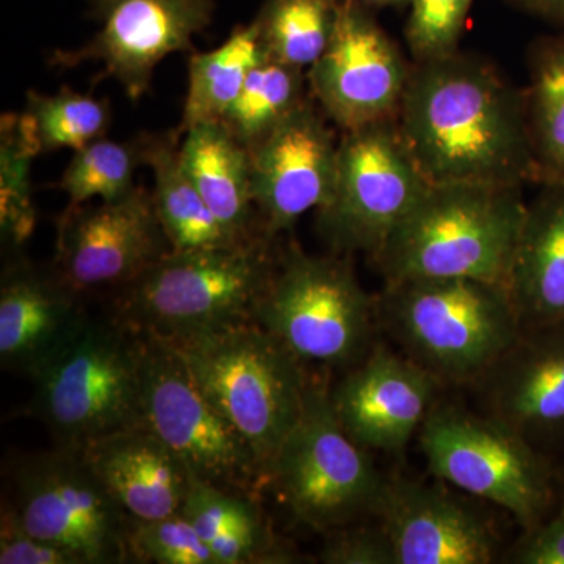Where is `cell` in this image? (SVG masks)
<instances>
[{
	"mask_svg": "<svg viewBox=\"0 0 564 564\" xmlns=\"http://www.w3.org/2000/svg\"><path fill=\"white\" fill-rule=\"evenodd\" d=\"M397 124L432 185L541 182L525 93L481 58L414 62Z\"/></svg>",
	"mask_w": 564,
	"mask_h": 564,
	"instance_id": "obj_1",
	"label": "cell"
},
{
	"mask_svg": "<svg viewBox=\"0 0 564 564\" xmlns=\"http://www.w3.org/2000/svg\"><path fill=\"white\" fill-rule=\"evenodd\" d=\"M527 204L522 185H430L372 262L386 284L473 278L507 285Z\"/></svg>",
	"mask_w": 564,
	"mask_h": 564,
	"instance_id": "obj_2",
	"label": "cell"
},
{
	"mask_svg": "<svg viewBox=\"0 0 564 564\" xmlns=\"http://www.w3.org/2000/svg\"><path fill=\"white\" fill-rule=\"evenodd\" d=\"M273 242L261 234L229 248L169 252L118 291L113 315L166 343L252 322L276 269Z\"/></svg>",
	"mask_w": 564,
	"mask_h": 564,
	"instance_id": "obj_3",
	"label": "cell"
},
{
	"mask_svg": "<svg viewBox=\"0 0 564 564\" xmlns=\"http://www.w3.org/2000/svg\"><path fill=\"white\" fill-rule=\"evenodd\" d=\"M378 325L441 383H475L521 336L507 285L447 278L386 284Z\"/></svg>",
	"mask_w": 564,
	"mask_h": 564,
	"instance_id": "obj_4",
	"label": "cell"
},
{
	"mask_svg": "<svg viewBox=\"0 0 564 564\" xmlns=\"http://www.w3.org/2000/svg\"><path fill=\"white\" fill-rule=\"evenodd\" d=\"M172 344L204 395L270 469L303 413L311 375L256 322Z\"/></svg>",
	"mask_w": 564,
	"mask_h": 564,
	"instance_id": "obj_5",
	"label": "cell"
},
{
	"mask_svg": "<svg viewBox=\"0 0 564 564\" xmlns=\"http://www.w3.org/2000/svg\"><path fill=\"white\" fill-rule=\"evenodd\" d=\"M252 322L304 366L348 370L372 348L377 296L362 288L350 256L310 254L289 242Z\"/></svg>",
	"mask_w": 564,
	"mask_h": 564,
	"instance_id": "obj_6",
	"label": "cell"
},
{
	"mask_svg": "<svg viewBox=\"0 0 564 564\" xmlns=\"http://www.w3.org/2000/svg\"><path fill=\"white\" fill-rule=\"evenodd\" d=\"M32 381V413L55 447L84 451L110 434L143 426L139 334L115 315H88Z\"/></svg>",
	"mask_w": 564,
	"mask_h": 564,
	"instance_id": "obj_7",
	"label": "cell"
},
{
	"mask_svg": "<svg viewBox=\"0 0 564 564\" xmlns=\"http://www.w3.org/2000/svg\"><path fill=\"white\" fill-rule=\"evenodd\" d=\"M328 383L311 375L303 413L270 469L296 521L323 534L377 519L388 478L334 413Z\"/></svg>",
	"mask_w": 564,
	"mask_h": 564,
	"instance_id": "obj_8",
	"label": "cell"
},
{
	"mask_svg": "<svg viewBox=\"0 0 564 564\" xmlns=\"http://www.w3.org/2000/svg\"><path fill=\"white\" fill-rule=\"evenodd\" d=\"M430 474L508 511L524 530L540 524L554 500L552 473L521 434L488 414L434 406L419 430Z\"/></svg>",
	"mask_w": 564,
	"mask_h": 564,
	"instance_id": "obj_9",
	"label": "cell"
},
{
	"mask_svg": "<svg viewBox=\"0 0 564 564\" xmlns=\"http://www.w3.org/2000/svg\"><path fill=\"white\" fill-rule=\"evenodd\" d=\"M139 334L143 425L204 484L258 499L269 484L250 443L204 395L172 344Z\"/></svg>",
	"mask_w": 564,
	"mask_h": 564,
	"instance_id": "obj_10",
	"label": "cell"
},
{
	"mask_svg": "<svg viewBox=\"0 0 564 564\" xmlns=\"http://www.w3.org/2000/svg\"><path fill=\"white\" fill-rule=\"evenodd\" d=\"M397 118L344 132L332 198L317 210L318 232L336 254L372 259L429 191Z\"/></svg>",
	"mask_w": 564,
	"mask_h": 564,
	"instance_id": "obj_11",
	"label": "cell"
},
{
	"mask_svg": "<svg viewBox=\"0 0 564 564\" xmlns=\"http://www.w3.org/2000/svg\"><path fill=\"white\" fill-rule=\"evenodd\" d=\"M7 500L22 525L82 564L131 563L129 516L84 452L55 447L14 464Z\"/></svg>",
	"mask_w": 564,
	"mask_h": 564,
	"instance_id": "obj_12",
	"label": "cell"
},
{
	"mask_svg": "<svg viewBox=\"0 0 564 564\" xmlns=\"http://www.w3.org/2000/svg\"><path fill=\"white\" fill-rule=\"evenodd\" d=\"M411 65L361 3L339 2L336 28L307 85L343 132L397 118Z\"/></svg>",
	"mask_w": 564,
	"mask_h": 564,
	"instance_id": "obj_13",
	"label": "cell"
},
{
	"mask_svg": "<svg viewBox=\"0 0 564 564\" xmlns=\"http://www.w3.org/2000/svg\"><path fill=\"white\" fill-rule=\"evenodd\" d=\"M172 252L152 192L135 188L117 202L84 204L58 218L52 269L80 295L120 291Z\"/></svg>",
	"mask_w": 564,
	"mask_h": 564,
	"instance_id": "obj_14",
	"label": "cell"
},
{
	"mask_svg": "<svg viewBox=\"0 0 564 564\" xmlns=\"http://www.w3.org/2000/svg\"><path fill=\"white\" fill-rule=\"evenodd\" d=\"M98 33L80 50L55 51L51 65L101 63L102 76L131 101L150 90L154 70L174 52L192 51L193 36L210 24L212 0H91Z\"/></svg>",
	"mask_w": 564,
	"mask_h": 564,
	"instance_id": "obj_15",
	"label": "cell"
},
{
	"mask_svg": "<svg viewBox=\"0 0 564 564\" xmlns=\"http://www.w3.org/2000/svg\"><path fill=\"white\" fill-rule=\"evenodd\" d=\"M339 141L313 96L251 148L252 198L262 232H291L332 198Z\"/></svg>",
	"mask_w": 564,
	"mask_h": 564,
	"instance_id": "obj_16",
	"label": "cell"
},
{
	"mask_svg": "<svg viewBox=\"0 0 564 564\" xmlns=\"http://www.w3.org/2000/svg\"><path fill=\"white\" fill-rule=\"evenodd\" d=\"M441 384L404 352L373 344L329 397L337 421L356 444L399 455L436 406Z\"/></svg>",
	"mask_w": 564,
	"mask_h": 564,
	"instance_id": "obj_17",
	"label": "cell"
},
{
	"mask_svg": "<svg viewBox=\"0 0 564 564\" xmlns=\"http://www.w3.org/2000/svg\"><path fill=\"white\" fill-rule=\"evenodd\" d=\"M377 521L391 540L395 564H489L499 536L492 525L444 489L393 478Z\"/></svg>",
	"mask_w": 564,
	"mask_h": 564,
	"instance_id": "obj_18",
	"label": "cell"
},
{
	"mask_svg": "<svg viewBox=\"0 0 564 564\" xmlns=\"http://www.w3.org/2000/svg\"><path fill=\"white\" fill-rule=\"evenodd\" d=\"M84 295L54 269L14 259L0 284V364L32 378L79 333L88 318Z\"/></svg>",
	"mask_w": 564,
	"mask_h": 564,
	"instance_id": "obj_19",
	"label": "cell"
},
{
	"mask_svg": "<svg viewBox=\"0 0 564 564\" xmlns=\"http://www.w3.org/2000/svg\"><path fill=\"white\" fill-rule=\"evenodd\" d=\"M475 383L485 414L533 444L564 430V323L522 329Z\"/></svg>",
	"mask_w": 564,
	"mask_h": 564,
	"instance_id": "obj_20",
	"label": "cell"
},
{
	"mask_svg": "<svg viewBox=\"0 0 564 564\" xmlns=\"http://www.w3.org/2000/svg\"><path fill=\"white\" fill-rule=\"evenodd\" d=\"M82 452L107 491L132 518L151 521L182 513L196 477L147 426L110 434Z\"/></svg>",
	"mask_w": 564,
	"mask_h": 564,
	"instance_id": "obj_21",
	"label": "cell"
},
{
	"mask_svg": "<svg viewBox=\"0 0 564 564\" xmlns=\"http://www.w3.org/2000/svg\"><path fill=\"white\" fill-rule=\"evenodd\" d=\"M507 291L522 329L564 323V181L527 204Z\"/></svg>",
	"mask_w": 564,
	"mask_h": 564,
	"instance_id": "obj_22",
	"label": "cell"
},
{
	"mask_svg": "<svg viewBox=\"0 0 564 564\" xmlns=\"http://www.w3.org/2000/svg\"><path fill=\"white\" fill-rule=\"evenodd\" d=\"M180 151L182 166L215 218L243 242L261 236L254 217L250 151L225 124L209 121L192 126L184 132Z\"/></svg>",
	"mask_w": 564,
	"mask_h": 564,
	"instance_id": "obj_23",
	"label": "cell"
},
{
	"mask_svg": "<svg viewBox=\"0 0 564 564\" xmlns=\"http://www.w3.org/2000/svg\"><path fill=\"white\" fill-rule=\"evenodd\" d=\"M182 514L195 527L217 564L299 562V554L276 536L254 497L195 478Z\"/></svg>",
	"mask_w": 564,
	"mask_h": 564,
	"instance_id": "obj_24",
	"label": "cell"
},
{
	"mask_svg": "<svg viewBox=\"0 0 564 564\" xmlns=\"http://www.w3.org/2000/svg\"><path fill=\"white\" fill-rule=\"evenodd\" d=\"M140 140L144 165L154 174L155 210L172 251L217 250L245 243L215 218L182 166L180 133H141Z\"/></svg>",
	"mask_w": 564,
	"mask_h": 564,
	"instance_id": "obj_25",
	"label": "cell"
},
{
	"mask_svg": "<svg viewBox=\"0 0 564 564\" xmlns=\"http://www.w3.org/2000/svg\"><path fill=\"white\" fill-rule=\"evenodd\" d=\"M258 18L239 28L217 50L188 58V91L177 133L199 122L220 121L245 87L248 76L265 61Z\"/></svg>",
	"mask_w": 564,
	"mask_h": 564,
	"instance_id": "obj_26",
	"label": "cell"
},
{
	"mask_svg": "<svg viewBox=\"0 0 564 564\" xmlns=\"http://www.w3.org/2000/svg\"><path fill=\"white\" fill-rule=\"evenodd\" d=\"M307 91V73L265 58L251 70L220 122L250 151L310 98Z\"/></svg>",
	"mask_w": 564,
	"mask_h": 564,
	"instance_id": "obj_27",
	"label": "cell"
},
{
	"mask_svg": "<svg viewBox=\"0 0 564 564\" xmlns=\"http://www.w3.org/2000/svg\"><path fill=\"white\" fill-rule=\"evenodd\" d=\"M524 93L541 184L564 181V39L547 41L534 52Z\"/></svg>",
	"mask_w": 564,
	"mask_h": 564,
	"instance_id": "obj_28",
	"label": "cell"
},
{
	"mask_svg": "<svg viewBox=\"0 0 564 564\" xmlns=\"http://www.w3.org/2000/svg\"><path fill=\"white\" fill-rule=\"evenodd\" d=\"M339 0H269L258 17L270 61L310 69L332 41Z\"/></svg>",
	"mask_w": 564,
	"mask_h": 564,
	"instance_id": "obj_29",
	"label": "cell"
},
{
	"mask_svg": "<svg viewBox=\"0 0 564 564\" xmlns=\"http://www.w3.org/2000/svg\"><path fill=\"white\" fill-rule=\"evenodd\" d=\"M41 154L31 122L22 113L0 120V231L2 242L18 251L31 239L36 214L32 202V162Z\"/></svg>",
	"mask_w": 564,
	"mask_h": 564,
	"instance_id": "obj_30",
	"label": "cell"
},
{
	"mask_svg": "<svg viewBox=\"0 0 564 564\" xmlns=\"http://www.w3.org/2000/svg\"><path fill=\"white\" fill-rule=\"evenodd\" d=\"M144 165L141 140L99 139L74 151L65 173L55 188L68 196L66 209L88 204L91 199L117 202L137 187L135 173Z\"/></svg>",
	"mask_w": 564,
	"mask_h": 564,
	"instance_id": "obj_31",
	"label": "cell"
},
{
	"mask_svg": "<svg viewBox=\"0 0 564 564\" xmlns=\"http://www.w3.org/2000/svg\"><path fill=\"white\" fill-rule=\"evenodd\" d=\"M25 117L41 154L58 150L79 151L104 139L111 122L110 104L91 95L62 88L54 95L29 91Z\"/></svg>",
	"mask_w": 564,
	"mask_h": 564,
	"instance_id": "obj_32",
	"label": "cell"
},
{
	"mask_svg": "<svg viewBox=\"0 0 564 564\" xmlns=\"http://www.w3.org/2000/svg\"><path fill=\"white\" fill-rule=\"evenodd\" d=\"M128 544L132 563L217 564L210 549L182 513L151 521L131 516Z\"/></svg>",
	"mask_w": 564,
	"mask_h": 564,
	"instance_id": "obj_33",
	"label": "cell"
},
{
	"mask_svg": "<svg viewBox=\"0 0 564 564\" xmlns=\"http://www.w3.org/2000/svg\"><path fill=\"white\" fill-rule=\"evenodd\" d=\"M474 0H411L408 46L414 62L433 61L458 52L459 39Z\"/></svg>",
	"mask_w": 564,
	"mask_h": 564,
	"instance_id": "obj_34",
	"label": "cell"
},
{
	"mask_svg": "<svg viewBox=\"0 0 564 564\" xmlns=\"http://www.w3.org/2000/svg\"><path fill=\"white\" fill-rule=\"evenodd\" d=\"M325 564H395L388 533L380 524H356L325 533L318 554Z\"/></svg>",
	"mask_w": 564,
	"mask_h": 564,
	"instance_id": "obj_35",
	"label": "cell"
},
{
	"mask_svg": "<svg viewBox=\"0 0 564 564\" xmlns=\"http://www.w3.org/2000/svg\"><path fill=\"white\" fill-rule=\"evenodd\" d=\"M0 564L82 563L65 549L29 532L9 500L3 497L0 510Z\"/></svg>",
	"mask_w": 564,
	"mask_h": 564,
	"instance_id": "obj_36",
	"label": "cell"
},
{
	"mask_svg": "<svg viewBox=\"0 0 564 564\" xmlns=\"http://www.w3.org/2000/svg\"><path fill=\"white\" fill-rule=\"evenodd\" d=\"M510 558L518 564H564V500L554 516L525 530Z\"/></svg>",
	"mask_w": 564,
	"mask_h": 564,
	"instance_id": "obj_37",
	"label": "cell"
},
{
	"mask_svg": "<svg viewBox=\"0 0 564 564\" xmlns=\"http://www.w3.org/2000/svg\"><path fill=\"white\" fill-rule=\"evenodd\" d=\"M516 2L533 13L564 20V0H516Z\"/></svg>",
	"mask_w": 564,
	"mask_h": 564,
	"instance_id": "obj_38",
	"label": "cell"
},
{
	"mask_svg": "<svg viewBox=\"0 0 564 564\" xmlns=\"http://www.w3.org/2000/svg\"><path fill=\"white\" fill-rule=\"evenodd\" d=\"M339 2L361 3V6L404 7L410 6L411 0H339Z\"/></svg>",
	"mask_w": 564,
	"mask_h": 564,
	"instance_id": "obj_39",
	"label": "cell"
}]
</instances>
